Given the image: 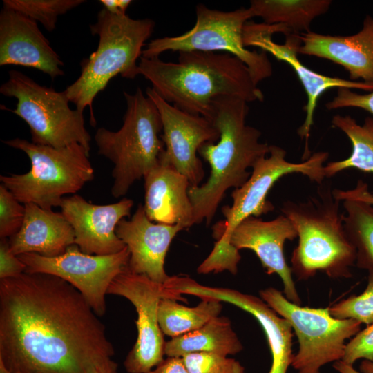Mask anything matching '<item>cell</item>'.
<instances>
[{
  "label": "cell",
  "mask_w": 373,
  "mask_h": 373,
  "mask_svg": "<svg viewBox=\"0 0 373 373\" xmlns=\"http://www.w3.org/2000/svg\"><path fill=\"white\" fill-rule=\"evenodd\" d=\"M155 22L151 19H135L117 15L103 8L97 21L90 25L93 35L99 36L97 50L81 63L79 77L65 91L76 108H90V124L96 125L93 102L110 80L117 75L133 79L139 75L138 59L152 35Z\"/></svg>",
  "instance_id": "obj_5"
},
{
  "label": "cell",
  "mask_w": 373,
  "mask_h": 373,
  "mask_svg": "<svg viewBox=\"0 0 373 373\" xmlns=\"http://www.w3.org/2000/svg\"><path fill=\"white\" fill-rule=\"evenodd\" d=\"M193 27L182 35L151 40L142 51V57H159L166 51H221L242 61L249 69L257 84L272 74V66L267 52L248 50L243 44V29L253 17L249 8L233 11L211 9L204 4L195 8Z\"/></svg>",
  "instance_id": "obj_10"
},
{
  "label": "cell",
  "mask_w": 373,
  "mask_h": 373,
  "mask_svg": "<svg viewBox=\"0 0 373 373\" xmlns=\"http://www.w3.org/2000/svg\"><path fill=\"white\" fill-rule=\"evenodd\" d=\"M84 0H3L4 8L16 10L40 22L49 32L55 29L58 17L85 3Z\"/></svg>",
  "instance_id": "obj_29"
},
{
  "label": "cell",
  "mask_w": 373,
  "mask_h": 373,
  "mask_svg": "<svg viewBox=\"0 0 373 373\" xmlns=\"http://www.w3.org/2000/svg\"><path fill=\"white\" fill-rule=\"evenodd\" d=\"M26 265L25 272L56 276L76 288L94 312L102 316L106 312L105 296L113 280L128 265L129 251L126 247L109 255H92L82 252L75 244L55 257L35 253L18 256Z\"/></svg>",
  "instance_id": "obj_12"
},
{
  "label": "cell",
  "mask_w": 373,
  "mask_h": 373,
  "mask_svg": "<svg viewBox=\"0 0 373 373\" xmlns=\"http://www.w3.org/2000/svg\"><path fill=\"white\" fill-rule=\"evenodd\" d=\"M298 52L330 60L343 66L352 81L373 84V19L367 15L361 30L352 35L309 31L300 35Z\"/></svg>",
  "instance_id": "obj_21"
},
{
  "label": "cell",
  "mask_w": 373,
  "mask_h": 373,
  "mask_svg": "<svg viewBox=\"0 0 373 373\" xmlns=\"http://www.w3.org/2000/svg\"><path fill=\"white\" fill-rule=\"evenodd\" d=\"M259 294L270 307L290 323L297 336L299 349L291 366L298 373H320L323 365L341 361L345 341L361 329L362 323L359 321L335 318L329 307H301L290 302L274 287Z\"/></svg>",
  "instance_id": "obj_11"
},
{
  "label": "cell",
  "mask_w": 373,
  "mask_h": 373,
  "mask_svg": "<svg viewBox=\"0 0 373 373\" xmlns=\"http://www.w3.org/2000/svg\"><path fill=\"white\" fill-rule=\"evenodd\" d=\"M337 319H354L367 325L373 323V269L368 270L367 285L358 296H351L329 307Z\"/></svg>",
  "instance_id": "obj_30"
},
{
  "label": "cell",
  "mask_w": 373,
  "mask_h": 373,
  "mask_svg": "<svg viewBox=\"0 0 373 373\" xmlns=\"http://www.w3.org/2000/svg\"><path fill=\"white\" fill-rule=\"evenodd\" d=\"M222 302L202 298L195 307L180 304L176 300L162 298L158 306V322L162 333L171 338L194 331L211 319L218 316Z\"/></svg>",
  "instance_id": "obj_27"
},
{
  "label": "cell",
  "mask_w": 373,
  "mask_h": 373,
  "mask_svg": "<svg viewBox=\"0 0 373 373\" xmlns=\"http://www.w3.org/2000/svg\"><path fill=\"white\" fill-rule=\"evenodd\" d=\"M208 117L219 131L216 142L202 144L200 155L210 166V175L202 185L189 189L195 224L205 221L209 225L227 191L243 185L258 160L268 155L269 146L260 142L261 133L246 124L248 102L235 97H219L213 100Z\"/></svg>",
  "instance_id": "obj_3"
},
{
  "label": "cell",
  "mask_w": 373,
  "mask_h": 373,
  "mask_svg": "<svg viewBox=\"0 0 373 373\" xmlns=\"http://www.w3.org/2000/svg\"><path fill=\"white\" fill-rule=\"evenodd\" d=\"M276 32H278L276 26L247 21L243 29V44L246 48L258 47L262 51L272 55L278 60L287 63L294 70L304 87L307 96V104L304 108L306 117L297 133L305 141L303 160H306L310 157L308 140L319 97L327 90L332 88H354L371 92L373 91V84L329 77L312 70L301 63L298 58L297 55L299 53L298 50L301 45L300 35L286 36L285 43L279 44L275 43L271 39L272 35Z\"/></svg>",
  "instance_id": "obj_15"
},
{
  "label": "cell",
  "mask_w": 373,
  "mask_h": 373,
  "mask_svg": "<svg viewBox=\"0 0 373 373\" xmlns=\"http://www.w3.org/2000/svg\"><path fill=\"white\" fill-rule=\"evenodd\" d=\"M123 93L127 108L122 127L117 131L101 127L94 136L98 154L114 164L111 194L115 198L125 195L157 166L164 151L162 119L154 102L140 88L134 94Z\"/></svg>",
  "instance_id": "obj_6"
},
{
  "label": "cell",
  "mask_w": 373,
  "mask_h": 373,
  "mask_svg": "<svg viewBox=\"0 0 373 373\" xmlns=\"http://www.w3.org/2000/svg\"><path fill=\"white\" fill-rule=\"evenodd\" d=\"M144 180V208L151 221L180 224L184 229L195 224L193 207L189 195L191 184L184 175L160 162Z\"/></svg>",
  "instance_id": "obj_22"
},
{
  "label": "cell",
  "mask_w": 373,
  "mask_h": 373,
  "mask_svg": "<svg viewBox=\"0 0 373 373\" xmlns=\"http://www.w3.org/2000/svg\"><path fill=\"white\" fill-rule=\"evenodd\" d=\"M361 358L373 361V323L360 330L346 344L341 361L353 366Z\"/></svg>",
  "instance_id": "obj_33"
},
{
  "label": "cell",
  "mask_w": 373,
  "mask_h": 373,
  "mask_svg": "<svg viewBox=\"0 0 373 373\" xmlns=\"http://www.w3.org/2000/svg\"><path fill=\"white\" fill-rule=\"evenodd\" d=\"M184 228L180 224L153 223L139 204L131 219L124 218L117 225L116 233L127 247L130 258L128 269L163 284L169 278L165 258L173 239Z\"/></svg>",
  "instance_id": "obj_19"
},
{
  "label": "cell",
  "mask_w": 373,
  "mask_h": 373,
  "mask_svg": "<svg viewBox=\"0 0 373 373\" xmlns=\"http://www.w3.org/2000/svg\"><path fill=\"white\" fill-rule=\"evenodd\" d=\"M333 367L339 373H360L353 366L349 365L342 361H336Z\"/></svg>",
  "instance_id": "obj_39"
},
{
  "label": "cell",
  "mask_w": 373,
  "mask_h": 373,
  "mask_svg": "<svg viewBox=\"0 0 373 373\" xmlns=\"http://www.w3.org/2000/svg\"><path fill=\"white\" fill-rule=\"evenodd\" d=\"M26 265L11 250L9 240L0 241V279L15 277L23 272Z\"/></svg>",
  "instance_id": "obj_35"
},
{
  "label": "cell",
  "mask_w": 373,
  "mask_h": 373,
  "mask_svg": "<svg viewBox=\"0 0 373 373\" xmlns=\"http://www.w3.org/2000/svg\"><path fill=\"white\" fill-rule=\"evenodd\" d=\"M332 193L334 197L340 201L347 198H353L373 205V193L369 191L367 184L361 180H358L353 189L347 191L335 189Z\"/></svg>",
  "instance_id": "obj_36"
},
{
  "label": "cell",
  "mask_w": 373,
  "mask_h": 373,
  "mask_svg": "<svg viewBox=\"0 0 373 373\" xmlns=\"http://www.w3.org/2000/svg\"><path fill=\"white\" fill-rule=\"evenodd\" d=\"M133 204L131 199L123 198L115 203L95 204L73 194L64 198L59 207L74 230L75 244L82 252L109 255L126 247L117 236L116 227L130 216Z\"/></svg>",
  "instance_id": "obj_17"
},
{
  "label": "cell",
  "mask_w": 373,
  "mask_h": 373,
  "mask_svg": "<svg viewBox=\"0 0 373 373\" xmlns=\"http://www.w3.org/2000/svg\"><path fill=\"white\" fill-rule=\"evenodd\" d=\"M157 106L162 123L160 137L164 151L160 162L167 164L184 175L191 186H199L204 171L197 153L207 142H216L219 131L207 118L183 111L162 98L152 87L146 90Z\"/></svg>",
  "instance_id": "obj_14"
},
{
  "label": "cell",
  "mask_w": 373,
  "mask_h": 373,
  "mask_svg": "<svg viewBox=\"0 0 373 373\" xmlns=\"http://www.w3.org/2000/svg\"><path fill=\"white\" fill-rule=\"evenodd\" d=\"M372 19H373V17H372Z\"/></svg>",
  "instance_id": "obj_42"
},
{
  "label": "cell",
  "mask_w": 373,
  "mask_h": 373,
  "mask_svg": "<svg viewBox=\"0 0 373 373\" xmlns=\"http://www.w3.org/2000/svg\"><path fill=\"white\" fill-rule=\"evenodd\" d=\"M331 4L330 0H252L249 8L253 17L278 26L288 36L311 31L312 21L326 13Z\"/></svg>",
  "instance_id": "obj_25"
},
{
  "label": "cell",
  "mask_w": 373,
  "mask_h": 373,
  "mask_svg": "<svg viewBox=\"0 0 373 373\" xmlns=\"http://www.w3.org/2000/svg\"><path fill=\"white\" fill-rule=\"evenodd\" d=\"M339 202L332 191L324 189L304 202L283 204L281 211L298 233L291 269L299 280H307L318 271L332 278L352 277L356 251L345 232Z\"/></svg>",
  "instance_id": "obj_4"
},
{
  "label": "cell",
  "mask_w": 373,
  "mask_h": 373,
  "mask_svg": "<svg viewBox=\"0 0 373 373\" xmlns=\"http://www.w3.org/2000/svg\"><path fill=\"white\" fill-rule=\"evenodd\" d=\"M6 65L33 68L52 79L64 75L63 61L37 21L3 7L0 13V66Z\"/></svg>",
  "instance_id": "obj_20"
},
{
  "label": "cell",
  "mask_w": 373,
  "mask_h": 373,
  "mask_svg": "<svg viewBox=\"0 0 373 373\" xmlns=\"http://www.w3.org/2000/svg\"><path fill=\"white\" fill-rule=\"evenodd\" d=\"M361 373H373V361L363 360L360 365Z\"/></svg>",
  "instance_id": "obj_40"
},
{
  "label": "cell",
  "mask_w": 373,
  "mask_h": 373,
  "mask_svg": "<svg viewBox=\"0 0 373 373\" xmlns=\"http://www.w3.org/2000/svg\"><path fill=\"white\" fill-rule=\"evenodd\" d=\"M148 373H190L182 357H167Z\"/></svg>",
  "instance_id": "obj_37"
},
{
  "label": "cell",
  "mask_w": 373,
  "mask_h": 373,
  "mask_svg": "<svg viewBox=\"0 0 373 373\" xmlns=\"http://www.w3.org/2000/svg\"><path fill=\"white\" fill-rule=\"evenodd\" d=\"M296 237L298 233L294 226L285 215L269 221L249 217L233 230L229 238V245L237 251L252 250L267 274L279 276L286 298L300 305L301 300L292 278V271L287 265L283 253L285 242L293 240Z\"/></svg>",
  "instance_id": "obj_18"
},
{
  "label": "cell",
  "mask_w": 373,
  "mask_h": 373,
  "mask_svg": "<svg viewBox=\"0 0 373 373\" xmlns=\"http://www.w3.org/2000/svg\"><path fill=\"white\" fill-rule=\"evenodd\" d=\"M24 205L26 213L22 226L9 238L10 249L15 255L35 253L55 257L75 244L74 230L61 213L33 203Z\"/></svg>",
  "instance_id": "obj_23"
},
{
  "label": "cell",
  "mask_w": 373,
  "mask_h": 373,
  "mask_svg": "<svg viewBox=\"0 0 373 373\" xmlns=\"http://www.w3.org/2000/svg\"><path fill=\"white\" fill-rule=\"evenodd\" d=\"M26 208L3 184L0 185V237L8 238L21 229Z\"/></svg>",
  "instance_id": "obj_32"
},
{
  "label": "cell",
  "mask_w": 373,
  "mask_h": 373,
  "mask_svg": "<svg viewBox=\"0 0 373 373\" xmlns=\"http://www.w3.org/2000/svg\"><path fill=\"white\" fill-rule=\"evenodd\" d=\"M332 124L347 135L352 150L347 158L329 162L324 166L325 178L350 168L373 174V117H367L363 124H358L349 115H336Z\"/></svg>",
  "instance_id": "obj_26"
},
{
  "label": "cell",
  "mask_w": 373,
  "mask_h": 373,
  "mask_svg": "<svg viewBox=\"0 0 373 373\" xmlns=\"http://www.w3.org/2000/svg\"><path fill=\"white\" fill-rule=\"evenodd\" d=\"M108 294L128 299L137 318L136 341L126 356L124 366L128 373H148L163 360L165 341L158 322V306L163 298L162 284L128 267L111 283Z\"/></svg>",
  "instance_id": "obj_13"
},
{
  "label": "cell",
  "mask_w": 373,
  "mask_h": 373,
  "mask_svg": "<svg viewBox=\"0 0 373 373\" xmlns=\"http://www.w3.org/2000/svg\"><path fill=\"white\" fill-rule=\"evenodd\" d=\"M104 325L82 294L48 274L0 279V363L13 373H117Z\"/></svg>",
  "instance_id": "obj_1"
},
{
  "label": "cell",
  "mask_w": 373,
  "mask_h": 373,
  "mask_svg": "<svg viewBox=\"0 0 373 373\" xmlns=\"http://www.w3.org/2000/svg\"><path fill=\"white\" fill-rule=\"evenodd\" d=\"M0 93L17 99L12 111L28 125L32 142L54 148L79 143L90 152L91 137L85 127L83 112L70 108L65 90L41 86L12 70Z\"/></svg>",
  "instance_id": "obj_9"
},
{
  "label": "cell",
  "mask_w": 373,
  "mask_h": 373,
  "mask_svg": "<svg viewBox=\"0 0 373 373\" xmlns=\"http://www.w3.org/2000/svg\"><path fill=\"white\" fill-rule=\"evenodd\" d=\"M325 106L329 110L346 107L358 108L373 115V91L363 95L353 92L350 88H339L334 98Z\"/></svg>",
  "instance_id": "obj_34"
},
{
  "label": "cell",
  "mask_w": 373,
  "mask_h": 373,
  "mask_svg": "<svg viewBox=\"0 0 373 373\" xmlns=\"http://www.w3.org/2000/svg\"><path fill=\"white\" fill-rule=\"evenodd\" d=\"M343 201L345 214H341L347 236L356 251V265L373 269V205L353 198Z\"/></svg>",
  "instance_id": "obj_28"
},
{
  "label": "cell",
  "mask_w": 373,
  "mask_h": 373,
  "mask_svg": "<svg viewBox=\"0 0 373 373\" xmlns=\"http://www.w3.org/2000/svg\"><path fill=\"white\" fill-rule=\"evenodd\" d=\"M0 373H13L8 371L1 363H0Z\"/></svg>",
  "instance_id": "obj_41"
},
{
  "label": "cell",
  "mask_w": 373,
  "mask_h": 373,
  "mask_svg": "<svg viewBox=\"0 0 373 373\" xmlns=\"http://www.w3.org/2000/svg\"><path fill=\"white\" fill-rule=\"evenodd\" d=\"M182 358L190 373H245L239 361L225 356L195 352Z\"/></svg>",
  "instance_id": "obj_31"
},
{
  "label": "cell",
  "mask_w": 373,
  "mask_h": 373,
  "mask_svg": "<svg viewBox=\"0 0 373 373\" xmlns=\"http://www.w3.org/2000/svg\"><path fill=\"white\" fill-rule=\"evenodd\" d=\"M99 2L108 12L117 15H126L131 0H100Z\"/></svg>",
  "instance_id": "obj_38"
},
{
  "label": "cell",
  "mask_w": 373,
  "mask_h": 373,
  "mask_svg": "<svg viewBox=\"0 0 373 373\" xmlns=\"http://www.w3.org/2000/svg\"><path fill=\"white\" fill-rule=\"evenodd\" d=\"M268 154L254 164L247 182L233 191L232 204L222 208L224 220L213 227V237L217 241L209 254L210 259L217 264H227L238 257V251L230 246L229 238L242 220L249 217L258 218L274 209L267 196L280 178L300 173L318 184H321L325 178L323 163L328 157L327 152L314 153L301 163L286 160V151L276 145L269 146Z\"/></svg>",
  "instance_id": "obj_8"
},
{
  "label": "cell",
  "mask_w": 373,
  "mask_h": 373,
  "mask_svg": "<svg viewBox=\"0 0 373 373\" xmlns=\"http://www.w3.org/2000/svg\"><path fill=\"white\" fill-rule=\"evenodd\" d=\"M138 66L139 74L165 101L207 119L217 97H235L248 103L264 99L249 68L229 53L180 52L178 62L141 57Z\"/></svg>",
  "instance_id": "obj_2"
},
{
  "label": "cell",
  "mask_w": 373,
  "mask_h": 373,
  "mask_svg": "<svg viewBox=\"0 0 373 373\" xmlns=\"http://www.w3.org/2000/svg\"><path fill=\"white\" fill-rule=\"evenodd\" d=\"M3 142L22 151L30 160L28 172L0 176L1 184L23 204L59 207L65 195L75 194L94 178L90 152L79 143L54 148L21 138Z\"/></svg>",
  "instance_id": "obj_7"
},
{
  "label": "cell",
  "mask_w": 373,
  "mask_h": 373,
  "mask_svg": "<svg viewBox=\"0 0 373 373\" xmlns=\"http://www.w3.org/2000/svg\"><path fill=\"white\" fill-rule=\"evenodd\" d=\"M170 289L178 296L192 295L226 302L254 316L262 327L270 348L272 363L268 373H287L291 365L294 330L290 323L277 314L261 298L238 290L201 285L186 276H175Z\"/></svg>",
  "instance_id": "obj_16"
},
{
  "label": "cell",
  "mask_w": 373,
  "mask_h": 373,
  "mask_svg": "<svg viewBox=\"0 0 373 373\" xmlns=\"http://www.w3.org/2000/svg\"><path fill=\"white\" fill-rule=\"evenodd\" d=\"M242 349L229 318L218 316L194 331L165 342L164 354L167 357H182L191 353L205 352L227 356Z\"/></svg>",
  "instance_id": "obj_24"
}]
</instances>
